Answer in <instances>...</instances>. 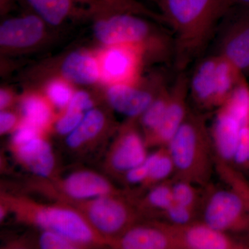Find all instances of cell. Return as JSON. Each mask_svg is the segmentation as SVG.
I'll return each instance as SVG.
<instances>
[{"mask_svg":"<svg viewBox=\"0 0 249 249\" xmlns=\"http://www.w3.org/2000/svg\"><path fill=\"white\" fill-rule=\"evenodd\" d=\"M174 39L175 72L186 71L202 55L231 0H157Z\"/></svg>","mask_w":249,"mask_h":249,"instance_id":"cell-1","label":"cell"},{"mask_svg":"<svg viewBox=\"0 0 249 249\" xmlns=\"http://www.w3.org/2000/svg\"><path fill=\"white\" fill-rule=\"evenodd\" d=\"M93 32L102 46L132 44L146 49L149 61L173 64L174 39L163 24L129 13L106 14L95 18Z\"/></svg>","mask_w":249,"mask_h":249,"instance_id":"cell-2","label":"cell"},{"mask_svg":"<svg viewBox=\"0 0 249 249\" xmlns=\"http://www.w3.org/2000/svg\"><path fill=\"white\" fill-rule=\"evenodd\" d=\"M207 113L191 109L167 145L175 165L174 178L202 187L211 183L215 171V155Z\"/></svg>","mask_w":249,"mask_h":249,"instance_id":"cell-3","label":"cell"},{"mask_svg":"<svg viewBox=\"0 0 249 249\" xmlns=\"http://www.w3.org/2000/svg\"><path fill=\"white\" fill-rule=\"evenodd\" d=\"M6 202L20 220L58 232L80 247L107 243L76 209L45 206L20 198L8 197Z\"/></svg>","mask_w":249,"mask_h":249,"instance_id":"cell-4","label":"cell"},{"mask_svg":"<svg viewBox=\"0 0 249 249\" xmlns=\"http://www.w3.org/2000/svg\"><path fill=\"white\" fill-rule=\"evenodd\" d=\"M201 57L188 75L189 100L196 111L210 114L227 101L246 76L217 54L211 52Z\"/></svg>","mask_w":249,"mask_h":249,"instance_id":"cell-5","label":"cell"},{"mask_svg":"<svg viewBox=\"0 0 249 249\" xmlns=\"http://www.w3.org/2000/svg\"><path fill=\"white\" fill-rule=\"evenodd\" d=\"M210 133L215 161L232 164L242 127L249 122V84L244 77L222 106L213 111Z\"/></svg>","mask_w":249,"mask_h":249,"instance_id":"cell-6","label":"cell"},{"mask_svg":"<svg viewBox=\"0 0 249 249\" xmlns=\"http://www.w3.org/2000/svg\"><path fill=\"white\" fill-rule=\"evenodd\" d=\"M199 220L228 234L246 231L249 229V208L231 187L211 183L204 188Z\"/></svg>","mask_w":249,"mask_h":249,"instance_id":"cell-7","label":"cell"},{"mask_svg":"<svg viewBox=\"0 0 249 249\" xmlns=\"http://www.w3.org/2000/svg\"><path fill=\"white\" fill-rule=\"evenodd\" d=\"M76 209L109 245L129 228L141 222L142 217L134 203L121 195L76 201Z\"/></svg>","mask_w":249,"mask_h":249,"instance_id":"cell-8","label":"cell"},{"mask_svg":"<svg viewBox=\"0 0 249 249\" xmlns=\"http://www.w3.org/2000/svg\"><path fill=\"white\" fill-rule=\"evenodd\" d=\"M211 43V53L249 76V7L233 5L219 22Z\"/></svg>","mask_w":249,"mask_h":249,"instance_id":"cell-9","label":"cell"},{"mask_svg":"<svg viewBox=\"0 0 249 249\" xmlns=\"http://www.w3.org/2000/svg\"><path fill=\"white\" fill-rule=\"evenodd\" d=\"M95 53L99 65L100 83L106 87L139 83L149 62L146 49L132 44L103 46Z\"/></svg>","mask_w":249,"mask_h":249,"instance_id":"cell-10","label":"cell"},{"mask_svg":"<svg viewBox=\"0 0 249 249\" xmlns=\"http://www.w3.org/2000/svg\"><path fill=\"white\" fill-rule=\"evenodd\" d=\"M168 83V72L159 70L133 85L106 87L109 106L128 119H138Z\"/></svg>","mask_w":249,"mask_h":249,"instance_id":"cell-11","label":"cell"},{"mask_svg":"<svg viewBox=\"0 0 249 249\" xmlns=\"http://www.w3.org/2000/svg\"><path fill=\"white\" fill-rule=\"evenodd\" d=\"M176 73L170 85L169 102L165 115L158 128L145 139L147 147L167 146L191 110L188 103V74L186 71Z\"/></svg>","mask_w":249,"mask_h":249,"instance_id":"cell-12","label":"cell"},{"mask_svg":"<svg viewBox=\"0 0 249 249\" xmlns=\"http://www.w3.org/2000/svg\"><path fill=\"white\" fill-rule=\"evenodd\" d=\"M165 223L177 249H238L244 247L230 234L216 230L199 220L183 226Z\"/></svg>","mask_w":249,"mask_h":249,"instance_id":"cell-13","label":"cell"},{"mask_svg":"<svg viewBox=\"0 0 249 249\" xmlns=\"http://www.w3.org/2000/svg\"><path fill=\"white\" fill-rule=\"evenodd\" d=\"M47 23L35 14L9 18L0 26V47L6 52H23L40 45Z\"/></svg>","mask_w":249,"mask_h":249,"instance_id":"cell-14","label":"cell"},{"mask_svg":"<svg viewBox=\"0 0 249 249\" xmlns=\"http://www.w3.org/2000/svg\"><path fill=\"white\" fill-rule=\"evenodd\" d=\"M137 119H129L111 149L109 165L116 173L124 175L143 163L148 155L145 139L137 128Z\"/></svg>","mask_w":249,"mask_h":249,"instance_id":"cell-15","label":"cell"},{"mask_svg":"<svg viewBox=\"0 0 249 249\" xmlns=\"http://www.w3.org/2000/svg\"><path fill=\"white\" fill-rule=\"evenodd\" d=\"M109 245L121 249H177L165 222L157 219L137 223Z\"/></svg>","mask_w":249,"mask_h":249,"instance_id":"cell-16","label":"cell"},{"mask_svg":"<svg viewBox=\"0 0 249 249\" xmlns=\"http://www.w3.org/2000/svg\"><path fill=\"white\" fill-rule=\"evenodd\" d=\"M60 190L69 201H84L106 196H119L109 181L91 171H78L70 175L60 183Z\"/></svg>","mask_w":249,"mask_h":249,"instance_id":"cell-17","label":"cell"},{"mask_svg":"<svg viewBox=\"0 0 249 249\" xmlns=\"http://www.w3.org/2000/svg\"><path fill=\"white\" fill-rule=\"evenodd\" d=\"M58 76L72 84L92 85L100 83L99 65L96 53L85 50L69 53L60 62Z\"/></svg>","mask_w":249,"mask_h":249,"instance_id":"cell-18","label":"cell"},{"mask_svg":"<svg viewBox=\"0 0 249 249\" xmlns=\"http://www.w3.org/2000/svg\"><path fill=\"white\" fill-rule=\"evenodd\" d=\"M16 148L18 158L33 173L47 178L53 172L55 160L52 147L40 137Z\"/></svg>","mask_w":249,"mask_h":249,"instance_id":"cell-19","label":"cell"},{"mask_svg":"<svg viewBox=\"0 0 249 249\" xmlns=\"http://www.w3.org/2000/svg\"><path fill=\"white\" fill-rule=\"evenodd\" d=\"M33 12L47 24L60 25L67 19L80 14H90L89 10L80 9L76 0H24Z\"/></svg>","mask_w":249,"mask_h":249,"instance_id":"cell-20","label":"cell"},{"mask_svg":"<svg viewBox=\"0 0 249 249\" xmlns=\"http://www.w3.org/2000/svg\"><path fill=\"white\" fill-rule=\"evenodd\" d=\"M86 4L91 16L129 13L144 16L160 24H165V19L160 13L155 12L137 0H76Z\"/></svg>","mask_w":249,"mask_h":249,"instance_id":"cell-21","label":"cell"},{"mask_svg":"<svg viewBox=\"0 0 249 249\" xmlns=\"http://www.w3.org/2000/svg\"><path fill=\"white\" fill-rule=\"evenodd\" d=\"M20 109L22 120L41 131L47 128L53 120V106L40 93H26L21 99Z\"/></svg>","mask_w":249,"mask_h":249,"instance_id":"cell-22","label":"cell"},{"mask_svg":"<svg viewBox=\"0 0 249 249\" xmlns=\"http://www.w3.org/2000/svg\"><path fill=\"white\" fill-rule=\"evenodd\" d=\"M171 178L149 188L142 199L134 203L142 217H160V214L171 206L174 202Z\"/></svg>","mask_w":249,"mask_h":249,"instance_id":"cell-23","label":"cell"},{"mask_svg":"<svg viewBox=\"0 0 249 249\" xmlns=\"http://www.w3.org/2000/svg\"><path fill=\"white\" fill-rule=\"evenodd\" d=\"M106 122V116L100 109L92 108L86 111L81 122L67 136V145L78 148L96 138L102 132Z\"/></svg>","mask_w":249,"mask_h":249,"instance_id":"cell-24","label":"cell"},{"mask_svg":"<svg viewBox=\"0 0 249 249\" xmlns=\"http://www.w3.org/2000/svg\"><path fill=\"white\" fill-rule=\"evenodd\" d=\"M148 158L151 167L146 179L141 185V189L143 191L170 179L175 175V165L166 146L159 147L157 151L148 155Z\"/></svg>","mask_w":249,"mask_h":249,"instance_id":"cell-25","label":"cell"},{"mask_svg":"<svg viewBox=\"0 0 249 249\" xmlns=\"http://www.w3.org/2000/svg\"><path fill=\"white\" fill-rule=\"evenodd\" d=\"M170 85L171 83L159 93L150 106L137 119L142 126V135L145 139L155 132L163 120L169 102Z\"/></svg>","mask_w":249,"mask_h":249,"instance_id":"cell-26","label":"cell"},{"mask_svg":"<svg viewBox=\"0 0 249 249\" xmlns=\"http://www.w3.org/2000/svg\"><path fill=\"white\" fill-rule=\"evenodd\" d=\"M171 185L174 202L199 211L204 188L174 177L171 178Z\"/></svg>","mask_w":249,"mask_h":249,"instance_id":"cell-27","label":"cell"},{"mask_svg":"<svg viewBox=\"0 0 249 249\" xmlns=\"http://www.w3.org/2000/svg\"><path fill=\"white\" fill-rule=\"evenodd\" d=\"M74 92L72 83L59 76L49 79L45 85L46 97L58 109H66Z\"/></svg>","mask_w":249,"mask_h":249,"instance_id":"cell-28","label":"cell"},{"mask_svg":"<svg viewBox=\"0 0 249 249\" xmlns=\"http://www.w3.org/2000/svg\"><path fill=\"white\" fill-rule=\"evenodd\" d=\"M163 222L176 226H183L199 220V211L173 202L160 214Z\"/></svg>","mask_w":249,"mask_h":249,"instance_id":"cell-29","label":"cell"},{"mask_svg":"<svg viewBox=\"0 0 249 249\" xmlns=\"http://www.w3.org/2000/svg\"><path fill=\"white\" fill-rule=\"evenodd\" d=\"M249 163V122L242 127L232 166L240 171L247 169Z\"/></svg>","mask_w":249,"mask_h":249,"instance_id":"cell-30","label":"cell"},{"mask_svg":"<svg viewBox=\"0 0 249 249\" xmlns=\"http://www.w3.org/2000/svg\"><path fill=\"white\" fill-rule=\"evenodd\" d=\"M84 116V111L71 106H67L64 114L55 124L57 132L62 135L71 133L81 122Z\"/></svg>","mask_w":249,"mask_h":249,"instance_id":"cell-31","label":"cell"},{"mask_svg":"<svg viewBox=\"0 0 249 249\" xmlns=\"http://www.w3.org/2000/svg\"><path fill=\"white\" fill-rule=\"evenodd\" d=\"M39 244L43 249H71L80 247L65 236L49 230H46L41 235Z\"/></svg>","mask_w":249,"mask_h":249,"instance_id":"cell-32","label":"cell"},{"mask_svg":"<svg viewBox=\"0 0 249 249\" xmlns=\"http://www.w3.org/2000/svg\"><path fill=\"white\" fill-rule=\"evenodd\" d=\"M41 132L42 131L35 126L22 120L15 130L12 139L13 143L16 147L20 146L37 137H40Z\"/></svg>","mask_w":249,"mask_h":249,"instance_id":"cell-33","label":"cell"},{"mask_svg":"<svg viewBox=\"0 0 249 249\" xmlns=\"http://www.w3.org/2000/svg\"><path fill=\"white\" fill-rule=\"evenodd\" d=\"M150 167L151 164L147 155L146 160L143 163L134 167L124 174V181L129 184H139L141 186L148 176Z\"/></svg>","mask_w":249,"mask_h":249,"instance_id":"cell-34","label":"cell"},{"mask_svg":"<svg viewBox=\"0 0 249 249\" xmlns=\"http://www.w3.org/2000/svg\"><path fill=\"white\" fill-rule=\"evenodd\" d=\"M68 106L77 108L83 111H88L93 107V100L91 96L85 91H77L73 93Z\"/></svg>","mask_w":249,"mask_h":249,"instance_id":"cell-35","label":"cell"},{"mask_svg":"<svg viewBox=\"0 0 249 249\" xmlns=\"http://www.w3.org/2000/svg\"><path fill=\"white\" fill-rule=\"evenodd\" d=\"M18 124L17 116L14 113L1 110L0 113V132L1 134L6 133Z\"/></svg>","mask_w":249,"mask_h":249,"instance_id":"cell-36","label":"cell"},{"mask_svg":"<svg viewBox=\"0 0 249 249\" xmlns=\"http://www.w3.org/2000/svg\"><path fill=\"white\" fill-rule=\"evenodd\" d=\"M14 96L9 89L1 88L0 90V108L1 110H5L13 102Z\"/></svg>","mask_w":249,"mask_h":249,"instance_id":"cell-37","label":"cell"},{"mask_svg":"<svg viewBox=\"0 0 249 249\" xmlns=\"http://www.w3.org/2000/svg\"><path fill=\"white\" fill-rule=\"evenodd\" d=\"M14 0H1V11L4 12L5 11L9 9Z\"/></svg>","mask_w":249,"mask_h":249,"instance_id":"cell-38","label":"cell"},{"mask_svg":"<svg viewBox=\"0 0 249 249\" xmlns=\"http://www.w3.org/2000/svg\"><path fill=\"white\" fill-rule=\"evenodd\" d=\"M232 6L237 5V6H246L249 7V0H231Z\"/></svg>","mask_w":249,"mask_h":249,"instance_id":"cell-39","label":"cell"},{"mask_svg":"<svg viewBox=\"0 0 249 249\" xmlns=\"http://www.w3.org/2000/svg\"><path fill=\"white\" fill-rule=\"evenodd\" d=\"M152 1H155V2H156V1H157V0H152Z\"/></svg>","mask_w":249,"mask_h":249,"instance_id":"cell-40","label":"cell"},{"mask_svg":"<svg viewBox=\"0 0 249 249\" xmlns=\"http://www.w3.org/2000/svg\"><path fill=\"white\" fill-rule=\"evenodd\" d=\"M247 169H249V165H248V168H247Z\"/></svg>","mask_w":249,"mask_h":249,"instance_id":"cell-41","label":"cell"}]
</instances>
